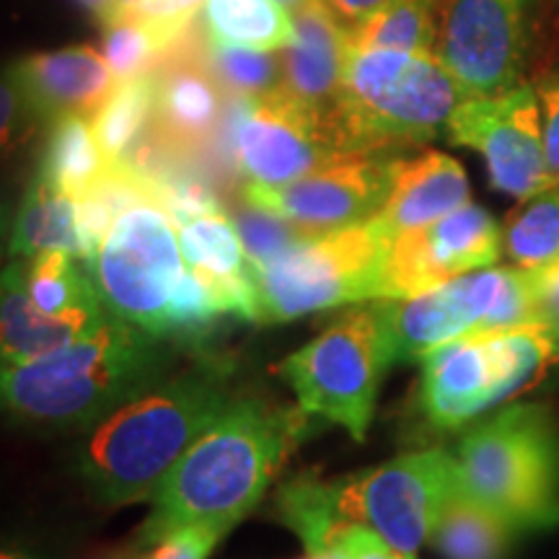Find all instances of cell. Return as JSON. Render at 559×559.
I'll list each match as a JSON object with an SVG mask.
<instances>
[{
  "mask_svg": "<svg viewBox=\"0 0 559 559\" xmlns=\"http://www.w3.org/2000/svg\"><path fill=\"white\" fill-rule=\"evenodd\" d=\"M311 415L260 400H234L185 451L151 495V513L132 547L143 549L179 526L228 534L260 506L300 440Z\"/></svg>",
  "mask_w": 559,
  "mask_h": 559,
  "instance_id": "6da1fadb",
  "label": "cell"
},
{
  "mask_svg": "<svg viewBox=\"0 0 559 559\" xmlns=\"http://www.w3.org/2000/svg\"><path fill=\"white\" fill-rule=\"evenodd\" d=\"M234 402L228 370L200 362L153 383L91 428L79 472L99 506L151 500L160 479Z\"/></svg>",
  "mask_w": 559,
  "mask_h": 559,
  "instance_id": "7a4b0ae2",
  "label": "cell"
},
{
  "mask_svg": "<svg viewBox=\"0 0 559 559\" xmlns=\"http://www.w3.org/2000/svg\"><path fill=\"white\" fill-rule=\"evenodd\" d=\"M166 366L160 340L109 317L41 358L0 362V415L24 428H94Z\"/></svg>",
  "mask_w": 559,
  "mask_h": 559,
  "instance_id": "3957f363",
  "label": "cell"
},
{
  "mask_svg": "<svg viewBox=\"0 0 559 559\" xmlns=\"http://www.w3.org/2000/svg\"><path fill=\"white\" fill-rule=\"evenodd\" d=\"M464 99V88L438 55L347 50L324 128L337 153L396 156L445 135Z\"/></svg>",
  "mask_w": 559,
  "mask_h": 559,
  "instance_id": "277c9868",
  "label": "cell"
},
{
  "mask_svg": "<svg viewBox=\"0 0 559 559\" xmlns=\"http://www.w3.org/2000/svg\"><path fill=\"white\" fill-rule=\"evenodd\" d=\"M464 495L515 534L559 526V425L544 404H510L459 440Z\"/></svg>",
  "mask_w": 559,
  "mask_h": 559,
  "instance_id": "5b68a950",
  "label": "cell"
},
{
  "mask_svg": "<svg viewBox=\"0 0 559 559\" xmlns=\"http://www.w3.org/2000/svg\"><path fill=\"white\" fill-rule=\"evenodd\" d=\"M557 360L559 342L542 324L466 334L423 360L419 407L430 425L456 430L523 394Z\"/></svg>",
  "mask_w": 559,
  "mask_h": 559,
  "instance_id": "8992f818",
  "label": "cell"
},
{
  "mask_svg": "<svg viewBox=\"0 0 559 559\" xmlns=\"http://www.w3.org/2000/svg\"><path fill=\"white\" fill-rule=\"evenodd\" d=\"M391 362L386 321L376 300L334 319L317 340L293 353L280 373L300 409L342 425L360 443L373 423L383 373Z\"/></svg>",
  "mask_w": 559,
  "mask_h": 559,
  "instance_id": "52a82bcc",
  "label": "cell"
},
{
  "mask_svg": "<svg viewBox=\"0 0 559 559\" xmlns=\"http://www.w3.org/2000/svg\"><path fill=\"white\" fill-rule=\"evenodd\" d=\"M389 239L376 221L309 236L267 267L251 270L257 321L280 324L355 300L383 298Z\"/></svg>",
  "mask_w": 559,
  "mask_h": 559,
  "instance_id": "ba28073f",
  "label": "cell"
},
{
  "mask_svg": "<svg viewBox=\"0 0 559 559\" xmlns=\"http://www.w3.org/2000/svg\"><path fill=\"white\" fill-rule=\"evenodd\" d=\"M394 362L425 360L474 332L536 324L534 275L521 267H481L409 298H376Z\"/></svg>",
  "mask_w": 559,
  "mask_h": 559,
  "instance_id": "9c48e42d",
  "label": "cell"
},
{
  "mask_svg": "<svg viewBox=\"0 0 559 559\" xmlns=\"http://www.w3.org/2000/svg\"><path fill=\"white\" fill-rule=\"evenodd\" d=\"M187 262L177 223L158 202L122 210L111 223L86 272L111 317L153 337H169V306Z\"/></svg>",
  "mask_w": 559,
  "mask_h": 559,
  "instance_id": "30bf717a",
  "label": "cell"
},
{
  "mask_svg": "<svg viewBox=\"0 0 559 559\" xmlns=\"http://www.w3.org/2000/svg\"><path fill=\"white\" fill-rule=\"evenodd\" d=\"M453 487V453L428 449L404 453L376 469L340 479V498L349 523L368 526L389 547L415 557L430 539Z\"/></svg>",
  "mask_w": 559,
  "mask_h": 559,
  "instance_id": "8fae6325",
  "label": "cell"
},
{
  "mask_svg": "<svg viewBox=\"0 0 559 559\" xmlns=\"http://www.w3.org/2000/svg\"><path fill=\"white\" fill-rule=\"evenodd\" d=\"M445 138L485 158L489 185L515 200H528L557 185L544 156L542 107L528 83L495 96H466L451 115Z\"/></svg>",
  "mask_w": 559,
  "mask_h": 559,
  "instance_id": "7c38bea8",
  "label": "cell"
},
{
  "mask_svg": "<svg viewBox=\"0 0 559 559\" xmlns=\"http://www.w3.org/2000/svg\"><path fill=\"white\" fill-rule=\"evenodd\" d=\"M534 0H443L436 55L466 96L523 83Z\"/></svg>",
  "mask_w": 559,
  "mask_h": 559,
  "instance_id": "4fadbf2b",
  "label": "cell"
},
{
  "mask_svg": "<svg viewBox=\"0 0 559 559\" xmlns=\"http://www.w3.org/2000/svg\"><path fill=\"white\" fill-rule=\"evenodd\" d=\"M396 158L389 153H340L290 185H247L243 200L283 215L306 236L353 228L381 213Z\"/></svg>",
  "mask_w": 559,
  "mask_h": 559,
  "instance_id": "5bb4252c",
  "label": "cell"
},
{
  "mask_svg": "<svg viewBox=\"0 0 559 559\" xmlns=\"http://www.w3.org/2000/svg\"><path fill=\"white\" fill-rule=\"evenodd\" d=\"M226 128L230 156L249 179L247 185H290L340 156L324 122L280 88L260 99L236 96Z\"/></svg>",
  "mask_w": 559,
  "mask_h": 559,
  "instance_id": "9a60e30c",
  "label": "cell"
},
{
  "mask_svg": "<svg viewBox=\"0 0 559 559\" xmlns=\"http://www.w3.org/2000/svg\"><path fill=\"white\" fill-rule=\"evenodd\" d=\"M502 257V228L481 205L466 202L428 226L389 241L383 298H409Z\"/></svg>",
  "mask_w": 559,
  "mask_h": 559,
  "instance_id": "2e32d148",
  "label": "cell"
},
{
  "mask_svg": "<svg viewBox=\"0 0 559 559\" xmlns=\"http://www.w3.org/2000/svg\"><path fill=\"white\" fill-rule=\"evenodd\" d=\"M290 45L283 47V83L280 91L317 115L321 122L330 115L342 83L347 60L345 24L326 9L324 0H311L293 11ZM326 130V128H324Z\"/></svg>",
  "mask_w": 559,
  "mask_h": 559,
  "instance_id": "e0dca14e",
  "label": "cell"
},
{
  "mask_svg": "<svg viewBox=\"0 0 559 559\" xmlns=\"http://www.w3.org/2000/svg\"><path fill=\"white\" fill-rule=\"evenodd\" d=\"M9 73L47 124L66 115L94 117L117 86L104 55L88 45L26 55Z\"/></svg>",
  "mask_w": 559,
  "mask_h": 559,
  "instance_id": "ac0fdd59",
  "label": "cell"
},
{
  "mask_svg": "<svg viewBox=\"0 0 559 559\" xmlns=\"http://www.w3.org/2000/svg\"><path fill=\"white\" fill-rule=\"evenodd\" d=\"M469 202V179L464 166L449 153L428 151L415 158H396L389 198L376 226L386 239L423 228Z\"/></svg>",
  "mask_w": 559,
  "mask_h": 559,
  "instance_id": "d6986e66",
  "label": "cell"
},
{
  "mask_svg": "<svg viewBox=\"0 0 559 559\" xmlns=\"http://www.w3.org/2000/svg\"><path fill=\"white\" fill-rule=\"evenodd\" d=\"M109 317L111 313L104 306L45 313L26 290L19 257H11V262L0 267V362L32 360L55 353L94 332Z\"/></svg>",
  "mask_w": 559,
  "mask_h": 559,
  "instance_id": "ffe728a7",
  "label": "cell"
},
{
  "mask_svg": "<svg viewBox=\"0 0 559 559\" xmlns=\"http://www.w3.org/2000/svg\"><path fill=\"white\" fill-rule=\"evenodd\" d=\"M187 267L213 280L234 317L257 321V288L236 223L223 210L177 223Z\"/></svg>",
  "mask_w": 559,
  "mask_h": 559,
  "instance_id": "44dd1931",
  "label": "cell"
},
{
  "mask_svg": "<svg viewBox=\"0 0 559 559\" xmlns=\"http://www.w3.org/2000/svg\"><path fill=\"white\" fill-rule=\"evenodd\" d=\"M153 79V135L177 153L205 145L223 120L221 88L210 68L198 62H177Z\"/></svg>",
  "mask_w": 559,
  "mask_h": 559,
  "instance_id": "7402d4cb",
  "label": "cell"
},
{
  "mask_svg": "<svg viewBox=\"0 0 559 559\" xmlns=\"http://www.w3.org/2000/svg\"><path fill=\"white\" fill-rule=\"evenodd\" d=\"M41 251H70L83 260L75 198L34 174L13 213L9 257H34Z\"/></svg>",
  "mask_w": 559,
  "mask_h": 559,
  "instance_id": "603a6c76",
  "label": "cell"
},
{
  "mask_svg": "<svg viewBox=\"0 0 559 559\" xmlns=\"http://www.w3.org/2000/svg\"><path fill=\"white\" fill-rule=\"evenodd\" d=\"M275 513L283 526L304 542L311 551L340 547L355 523L345 519L340 498V479H317L304 474L285 481L275 495Z\"/></svg>",
  "mask_w": 559,
  "mask_h": 559,
  "instance_id": "cb8c5ba5",
  "label": "cell"
},
{
  "mask_svg": "<svg viewBox=\"0 0 559 559\" xmlns=\"http://www.w3.org/2000/svg\"><path fill=\"white\" fill-rule=\"evenodd\" d=\"M443 0H389L347 29V50L436 55Z\"/></svg>",
  "mask_w": 559,
  "mask_h": 559,
  "instance_id": "d4e9b609",
  "label": "cell"
},
{
  "mask_svg": "<svg viewBox=\"0 0 559 559\" xmlns=\"http://www.w3.org/2000/svg\"><path fill=\"white\" fill-rule=\"evenodd\" d=\"M515 531L456 487L432 526L430 544L443 559H506Z\"/></svg>",
  "mask_w": 559,
  "mask_h": 559,
  "instance_id": "484cf974",
  "label": "cell"
},
{
  "mask_svg": "<svg viewBox=\"0 0 559 559\" xmlns=\"http://www.w3.org/2000/svg\"><path fill=\"white\" fill-rule=\"evenodd\" d=\"M202 26L213 45L270 52L288 47L296 34L293 13L277 0H205Z\"/></svg>",
  "mask_w": 559,
  "mask_h": 559,
  "instance_id": "4316f807",
  "label": "cell"
},
{
  "mask_svg": "<svg viewBox=\"0 0 559 559\" xmlns=\"http://www.w3.org/2000/svg\"><path fill=\"white\" fill-rule=\"evenodd\" d=\"M107 169L109 160L94 135L91 117L66 115L50 122V135L37 169L41 179L70 198H81Z\"/></svg>",
  "mask_w": 559,
  "mask_h": 559,
  "instance_id": "83f0119b",
  "label": "cell"
},
{
  "mask_svg": "<svg viewBox=\"0 0 559 559\" xmlns=\"http://www.w3.org/2000/svg\"><path fill=\"white\" fill-rule=\"evenodd\" d=\"M156 109V79L153 73L120 81L107 102L91 117L94 135L99 140L109 164H124L145 143V130L153 124Z\"/></svg>",
  "mask_w": 559,
  "mask_h": 559,
  "instance_id": "f1b7e54d",
  "label": "cell"
},
{
  "mask_svg": "<svg viewBox=\"0 0 559 559\" xmlns=\"http://www.w3.org/2000/svg\"><path fill=\"white\" fill-rule=\"evenodd\" d=\"M502 254L521 270L559 264V181L523 200L502 228Z\"/></svg>",
  "mask_w": 559,
  "mask_h": 559,
  "instance_id": "f546056e",
  "label": "cell"
},
{
  "mask_svg": "<svg viewBox=\"0 0 559 559\" xmlns=\"http://www.w3.org/2000/svg\"><path fill=\"white\" fill-rule=\"evenodd\" d=\"M19 260L26 290L45 313H70L104 306L88 272L75 264V254L70 251H41Z\"/></svg>",
  "mask_w": 559,
  "mask_h": 559,
  "instance_id": "4dcf8cb0",
  "label": "cell"
},
{
  "mask_svg": "<svg viewBox=\"0 0 559 559\" xmlns=\"http://www.w3.org/2000/svg\"><path fill=\"white\" fill-rule=\"evenodd\" d=\"M210 73L223 88L243 99H260L275 94L283 83V62L270 50H249L236 45H207Z\"/></svg>",
  "mask_w": 559,
  "mask_h": 559,
  "instance_id": "1f68e13d",
  "label": "cell"
},
{
  "mask_svg": "<svg viewBox=\"0 0 559 559\" xmlns=\"http://www.w3.org/2000/svg\"><path fill=\"white\" fill-rule=\"evenodd\" d=\"M102 26V55L117 81L143 75L145 68L156 60V55L169 47L148 24H143L128 11H115Z\"/></svg>",
  "mask_w": 559,
  "mask_h": 559,
  "instance_id": "d6a6232c",
  "label": "cell"
},
{
  "mask_svg": "<svg viewBox=\"0 0 559 559\" xmlns=\"http://www.w3.org/2000/svg\"><path fill=\"white\" fill-rule=\"evenodd\" d=\"M239 230L243 251H247L249 270H262L280 260L283 254H288L293 247H298L300 241L309 239L304 230L293 226L290 221H285L283 215L272 213V210L254 205V202L243 200V205L236 207V213L230 215Z\"/></svg>",
  "mask_w": 559,
  "mask_h": 559,
  "instance_id": "836d02e7",
  "label": "cell"
},
{
  "mask_svg": "<svg viewBox=\"0 0 559 559\" xmlns=\"http://www.w3.org/2000/svg\"><path fill=\"white\" fill-rule=\"evenodd\" d=\"M223 313H230L218 285L187 267L169 306V337L200 340Z\"/></svg>",
  "mask_w": 559,
  "mask_h": 559,
  "instance_id": "e575fe53",
  "label": "cell"
},
{
  "mask_svg": "<svg viewBox=\"0 0 559 559\" xmlns=\"http://www.w3.org/2000/svg\"><path fill=\"white\" fill-rule=\"evenodd\" d=\"M41 124L47 122L41 120L39 111L32 107L24 91L5 70L0 75V164L16 156L24 145H29Z\"/></svg>",
  "mask_w": 559,
  "mask_h": 559,
  "instance_id": "d590c367",
  "label": "cell"
},
{
  "mask_svg": "<svg viewBox=\"0 0 559 559\" xmlns=\"http://www.w3.org/2000/svg\"><path fill=\"white\" fill-rule=\"evenodd\" d=\"M223 531L210 526H179L138 549V559H207L223 539Z\"/></svg>",
  "mask_w": 559,
  "mask_h": 559,
  "instance_id": "8d00e7d4",
  "label": "cell"
},
{
  "mask_svg": "<svg viewBox=\"0 0 559 559\" xmlns=\"http://www.w3.org/2000/svg\"><path fill=\"white\" fill-rule=\"evenodd\" d=\"M202 3L205 0H132L120 11L132 13L143 24H148L166 45H171L187 29V24L194 19Z\"/></svg>",
  "mask_w": 559,
  "mask_h": 559,
  "instance_id": "74e56055",
  "label": "cell"
},
{
  "mask_svg": "<svg viewBox=\"0 0 559 559\" xmlns=\"http://www.w3.org/2000/svg\"><path fill=\"white\" fill-rule=\"evenodd\" d=\"M534 91L542 107L547 169L551 174V179L559 181V70L542 75V79L534 83Z\"/></svg>",
  "mask_w": 559,
  "mask_h": 559,
  "instance_id": "f35d334b",
  "label": "cell"
},
{
  "mask_svg": "<svg viewBox=\"0 0 559 559\" xmlns=\"http://www.w3.org/2000/svg\"><path fill=\"white\" fill-rule=\"evenodd\" d=\"M534 275V321L547 326L559 342V264L549 270H531Z\"/></svg>",
  "mask_w": 559,
  "mask_h": 559,
  "instance_id": "ab89813d",
  "label": "cell"
},
{
  "mask_svg": "<svg viewBox=\"0 0 559 559\" xmlns=\"http://www.w3.org/2000/svg\"><path fill=\"white\" fill-rule=\"evenodd\" d=\"M340 547L347 551V559H415L409 555H402L394 547H389L376 531L368 526H353L340 542Z\"/></svg>",
  "mask_w": 559,
  "mask_h": 559,
  "instance_id": "60d3db41",
  "label": "cell"
},
{
  "mask_svg": "<svg viewBox=\"0 0 559 559\" xmlns=\"http://www.w3.org/2000/svg\"><path fill=\"white\" fill-rule=\"evenodd\" d=\"M324 3L326 9L342 21V24L349 26L355 24V21H360L362 16H368V13H373L376 9H381V5L389 3V0H324Z\"/></svg>",
  "mask_w": 559,
  "mask_h": 559,
  "instance_id": "b9f144b4",
  "label": "cell"
},
{
  "mask_svg": "<svg viewBox=\"0 0 559 559\" xmlns=\"http://www.w3.org/2000/svg\"><path fill=\"white\" fill-rule=\"evenodd\" d=\"M0 559H47V557L29 542L0 539Z\"/></svg>",
  "mask_w": 559,
  "mask_h": 559,
  "instance_id": "7bdbcfd3",
  "label": "cell"
},
{
  "mask_svg": "<svg viewBox=\"0 0 559 559\" xmlns=\"http://www.w3.org/2000/svg\"><path fill=\"white\" fill-rule=\"evenodd\" d=\"M73 3H79L81 9H86V11L91 13V16L99 19L102 24L111 16V13L117 11L115 0H73Z\"/></svg>",
  "mask_w": 559,
  "mask_h": 559,
  "instance_id": "ee69618b",
  "label": "cell"
},
{
  "mask_svg": "<svg viewBox=\"0 0 559 559\" xmlns=\"http://www.w3.org/2000/svg\"><path fill=\"white\" fill-rule=\"evenodd\" d=\"M11 226H13V213H11V207L5 205V200L0 198V257L9 254Z\"/></svg>",
  "mask_w": 559,
  "mask_h": 559,
  "instance_id": "f6af8a7d",
  "label": "cell"
},
{
  "mask_svg": "<svg viewBox=\"0 0 559 559\" xmlns=\"http://www.w3.org/2000/svg\"><path fill=\"white\" fill-rule=\"evenodd\" d=\"M91 559H138V549H111V551H102V555L91 557Z\"/></svg>",
  "mask_w": 559,
  "mask_h": 559,
  "instance_id": "bcb514c9",
  "label": "cell"
},
{
  "mask_svg": "<svg viewBox=\"0 0 559 559\" xmlns=\"http://www.w3.org/2000/svg\"><path fill=\"white\" fill-rule=\"evenodd\" d=\"M304 559H347V551L342 547H334V549H326V551H311L309 557Z\"/></svg>",
  "mask_w": 559,
  "mask_h": 559,
  "instance_id": "7dc6e473",
  "label": "cell"
},
{
  "mask_svg": "<svg viewBox=\"0 0 559 559\" xmlns=\"http://www.w3.org/2000/svg\"><path fill=\"white\" fill-rule=\"evenodd\" d=\"M280 5H285V9H288L290 13L293 11H298V9H304V5H309L311 0H277Z\"/></svg>",
  "mask_w": 559,
  "mask_h": 559,
  "instance_id": "c3c4849f",
  "label": "cell"
},
{
  "mask_svg": "<svg viewBox=\"0 0 559 559\" xmlns=\"http://www.w3.org/2000/svg\"><path fill=\"white\" fill-rule=\"evenodd\" d=\"M115 3H117V11H120V9H124V5H130L132 0H115Z\"/></svg>",
  "mask_w": 559,
  "mask_h": 559,
  "instance_id": "681fc988",
  "label": "cell"
}]
</instances>
